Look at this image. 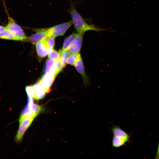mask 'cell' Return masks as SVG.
Segmentation results:
<instances>
[{
    "label": "cell",
    "mask_w": 159,
    "mask_h": 159,
    "mask_svg": "<svg viewBox=\"0 0 159 159\" xmlns=\"http://www.w3.org/2000/svg\"><path fill=\"white\" fill-rule=\"evenodd\" d=\"M70 2V8L68 11L70 15L72 24L77 33L84 34L88 31H94L99 32L101 31L107 30L87 23L78 12L74 4L71 1Z\"/></svg>",
    "instance_id": "1"
},
{
    "label": "cell",
    "mask_w": 159,
    "mask_h": 159,
    "mask_svg": "<svg viewBox=\"0 0 159 159\" xmlns=\"http://www.w3.org/2000/svg\"><path fill=\"white\" fill-rule=\"evenodd\" d=\"M35 117L26 115H21L19 119V127L15 137L17 142H21L27 129L29 127Z\"/></svg>",
    "instance_id": "2"
},
{
    "label": "cell",
    "mask_w": 159,
    "mask_h": 159,
    "mask_svg": "<svg viewBox=\"0 0 159 159\" xmlns=\"http://www.w3.org/2000/svg\"><path fill=\"white\" fill-rule=\"evenodd\" d=\"M8 21L6 25V29L9 30L21 40V41H27V37L21 27L11 17H8Z\"/></svg>",
    "instance_id": "3"
},
{
    "label": "cell",
    "mask_w": 159,
    "mask_h": 159,
    "mask_svg": "<svg viewBox=\"0 0 159 159\" xmlns=\"http://www.w3.org/2000/svg\"><path fill=\"white\" fill-rule=\"evenodd\" d=\"M42 107L34 103L33 99L28 96L27 105L23 109L21 115H26L35 117L41 111Z\"/></svg>",
    "instance_id": "4"
},
{
    "label": "cell",
    "mask_w": 159,
    "mask_h": 159,
    "mask_svg": "<svg viewBox=\"0 0 159 159\" xmlns=\"http://www.w3.org/2000/svg\"><path fill=\"white\" fill-rule=\"evenodd\" d=\"M73 24L72 21L47 28L49 37L54 38L63 35Z\"/></svg>",
    "instance_id": "5"
},
{
    "label": "cell",
    "mask_w": 159,
    "mask_h": 159,
    "mask_svg": "<svg viewBox=\"0 0 159 159\" xmlns=\"http://www.w3.org/2000/svg\"><path fill=\"white\" fill-rule=\"evenodd\" d=\"M35 33L27 37V41L33 44L49 37L47 28L34 29Z\"/></svg>",
    "instance_id": "6"
},
{
    "label": "cell",
    "mask_w": 159,
    "mask_h": 159,
    "mask_svg": "<svg viewBox=\"0 0 159 159\" xmlns=\"http://www.w3.org/2000/svg\"><path fill=\"white\" fill-rule=\"evenodd\" d=\"M74 66L77 72L81 76L85 86L86 87L88 86L90 84V79L85 73L83 62L81 55L77 59Z\"/></svg>",
    "instance_id": "7"
},
{
    "label": "cell",
    "mask_w": 159,
    "mask_h": 159,
    "mask_svg": "<svg viewBox=\"0 0 159 159\" xmlns=\"http://www.w3.org/2000/svg\"><path fill=\"white\" fill-rule=\"evenodd\" d=\"M36 47L37 55L40 58L45 57L51 51L46 38L37 43Z\"/></svg>",
    "instance_id": "8"
},
{
    "label": "cell",
    "mask_w": 159,
    "mask_h": 159,
    "mask_svg": "<svg viewBox=\"0 0 159 159\" xmlns=\"http://www.w3.org/2000/svg\"><path fill=\"white\" fill-rule=\"evenodd\" d=\"M70 44L68 50L71 53H78L80 51L84 34L78 33Z\"/></svg>",
    "instance_id": "9"
},
{
    "label": "cell",
    "mask_w": 159,
    "mask_h": 159,
    "mask_svg": "<svg viewBox=\"0 0 159 159\" xmlns=\"http://www.w3.org/2000/svg\"><path fill=\"white\" fill-rule=\"evenodd\" d=\"M56 76L54 74L44 73L41 77L39 82L42 86L47 90L49 91Z\"/></svg>",
    "instance_id": "10"
},
{
    "label": "cell",
    "mask_w": 159,
    "mask_h": 159,
    "mask_svg": "<svg viewBox=\"0 0 159 159\" xmlns=\"http://www.w3.org/2000/svg\"><path fill=\"white\" fill-rule=\"evenodd\" d=\"M34 90L35 97L34 99L39 100L44 98L46 95L47 90L42 86L39 81L32 85Z\"/></svg>",
    "instance_id": "11"
},
{
    "label": "cell",
    "mask_w": 159,
    "mask_h": 159,
    "mask_svg": "<svg viewBox=\"0 0 159 159\" xmlns=\"http://www.w3.org/2000/svg\"><path fill=\"white\" fill-rule=\"evenodd\" d=\"M56 63L54 60L49 58L46 61L44 72L45 73L54 74L56 70Z\"/></svg>",
    "instance_id": "12"
},
{
    "label": "cell",
    "mask_w": 159,
    "mask_h": 159,
    "mask_svg": "<svg viewBox=\"0 0 159 159\" xmlns=\"http://www.w3.org/2000/svg\"><path fill=\"white\" fill-rule=\"evenodd\" d=\"M111 131L113 135L125 138L129 141L130 136L125 131L119 126L114 125L112 127Z\"/></svg>",
    "instance_id": "13"
},
{
    "label": "cell",
    "mask_w": 159,
    "mask_h": 159,
    "mask_svg": "<svg viewBox=\"0 0 159 159\" xmlns=\"http://www.w3.org/2000/svg\"><path fill=\"white\" fill-rule=\"evenodd\" d=\"M0 39L9 40L21 41L20 39L13 33L6 29L0 33Z\"/></svg>",
    "instance_id": "14"
},
{
    "label": "cell",
    "mask_w": 159,
    "mask_h": 159,
    "mask_svg": "<svg viewBox=\"0 0 159 159\" xmlns=\"http://www.w3.org/2000/svg\"><path fill=\"white\" fill-rule=\"evenodd\" d=\"M128 141L126 139L113 135L112 139V145L113 147L118 148L125 145Z\"/></svg>",
    "instance_id": "15"
},
{
    "label": "cell",
    "mask_w": 159,
    "mask_h": 159,
    "mask_svg": "<svg viewBox=\"0 0 159 159\" xmlns=\"http://www.w3.org/2000/svg\"><path fill=\"white\" fill-rule=\"evenodd\" d=\"M78 34L77 33L73 32L67 37L64 41L62 49L63 50H68L70 44Z\"/></svg>",
    "instance_id": "16"
},
{
    "label": "cell",
    "mask_w": 159,
    "mask_h": 159,
    "mask_svg": "<svg viewBox=\"0 0 159 159\" xmlns=\"http://www.w3.org/2000/svg\"><path fill=\"white\" fill-rule=\"evenodd\" d=\"M80 55V53L74 54L71 53L66 60V63L74 66L77 59Z\"/></svg>",
    "instance_id": "17"
},
{
    "label": "cell",
    "mask_w": 159,
    "mask_h": 159,
    "mask_svg": "<svg viewBox=\"0 0 159 159\" xmlns=\"http://www.w3.org/2000/svg\"><path fill=\"white\" fill-rule=\"evenodd\" d=\"M60 59L64 64L65 66L66 64V61L71 53L68 50H63L62 49L59 51Z\"/></svg>",
    "instance_id": "18"
},
{
    "label": "cell",
    "mask_w": 159,
    "mask_h": 159,
    "mask_svg": "<svg viewBox=\"0 0 159 159\" xmlns=\"http://www.w3.org/2000/svg\"><path fill=\"white\" fill-rule=\"evenodd\" d=\"M48 57L49 58L52 59L55 61L60 59L59 52L53 49L48 53Z\"/></svg>",
    "instance_id": "19"
},
{
    "label": "cell",
    "mask_w": 159,
    "mask_h": 159,
    "mask_svg": "<svg viewBox=\"0 0 159 159\" xmlns=\"http://www.w3.org/2000/svg\"><path fill=\"white\" fill-rule=\"evenodd\" d=\"M55 62L57 67L55 75L56 76L62 70L65 66L64 64L60 59Z\"/></svg>",
    "instance_id": "20"
},
{
    "label": "cell",
    "mask_w": 159,
    "mask_h": 159,
    "mask_svg": "<svg viewBox=\"0 0 159 159\" xmlns=\"http://www.w3.org/2000/svg\"><path fill=\"white\" fill-rule=\"evenodd\" d=\"M25 91L28 96L34 99L35 94L32 86H27L25 88Z\"/></svg>",
    "instance_id": "21"
},
{
    "label": "cell",
    "mask_w": 159,
    "mask_h": 159,
    "mask_svg": "<svg viewBox=\"0 0 159 159\" xmlns=\"http://www.w3.org/2000/svg\"><path fill=\"white\" fill-rule=\"evenodd\" d=\"M54 38L53 37H49L46 38L51 51L53 49L55 45Z\"/></svg>",
    "instance_id": "22"
},
{
    "label": "cell",
    "mask_w": 159,
    "mask_h": 159,
    "mask_svg": "<svg viewBox=\"0 0 159 159\" xmlns=\"http://www.w3.org/2000/svg\"><path fill=\"white\" fill-rule=\"evenodd\" d=\"M6 29V26L0 25V33L3 32Z\"/></svg>",
    "instance_id": "23"
},
{
    "label": "cell",
    "mask_w": 159,
    "mask_h": 159,
    "mask_svg": "<svg viewBox=\"0 0 159 159\" xmlns=\"http://www.w3.org/2000/svg\"><path fill=\"white\" fill-rule=\"evenodd\" d=\"M155 158L156 159H159V143Z\"/></svg>",
    "instance_id": "24"
}]
</instances>
